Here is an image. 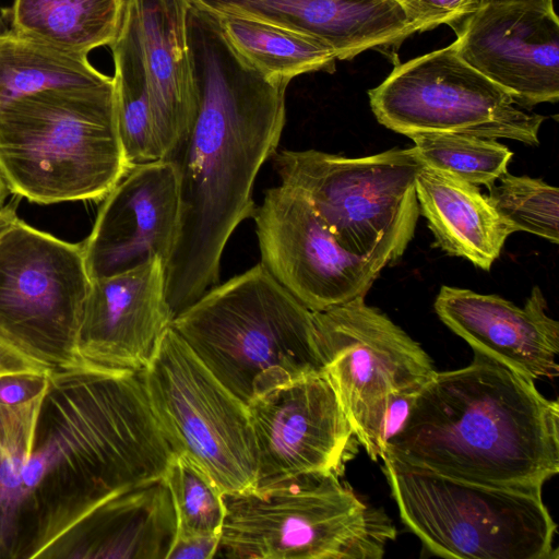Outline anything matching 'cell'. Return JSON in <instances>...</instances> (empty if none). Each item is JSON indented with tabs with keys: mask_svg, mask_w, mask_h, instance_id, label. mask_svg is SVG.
I'll use <instances>...</instances> for the list:
<instances>
[{
	"mask_svg": "<svg viewBox=\"0 0 559 559\" xmlns=\"http://www.w3.org/2000/svg\"><path fill=\"white\" fill-rule=\"evenodd\" d=\"M188 41L195 112L185 138L164 158L176 167L180 201L177 238L165 266L173 318L218 284L229 237L254 215L253 185L278 146L288 85L258 72L227 41L217 17L191 3Z\"/></svg>",
	"mask_w": 559,
	"mask_h": 559,
	"instance_id": "1",
	"label": "cell"
},
{
	"mask_svg": "<svg viewBox=\"0 0 559 559\" xmlns=\"http://www.w3.org/2000/svg\"><path fill=\"white\" fill-rule=\"evenodd\" d=\"M173 457L141 370L51 369L23 473L17 559L40 558L100 502L164 477Z\"/></svg>",
	"mask_w": 559,
	"mask_h": 559,
	"instance_id": "2",
	"label": "cell"
},
{
	"mask_svg": "<svg viewBox=\"0 0 559 559\" xmlns=\"http://www.w3.org/2000/svg\"><path fill=\"white\" fill-rule=\"evenodd\" d=\"M471 483L542 491L559 473V404L474 352L418 390L381 457Z\"/></svg>",
	"mask_w": 559,
	"mask_h": 559,
	"instance_id": "3",
	"label": "cell"
},
{
	"mask_svg": "<svg viewBox=\"0 0 559 559\" xmlns=\"http://www.w3.org/2000/svg\"><path fill=\"white\" fill-rule=\"evenodd\" d=\"M170 325L246 405L275 386L324 369L313 312L261 263L211 287Z\"/></svg>",
	"mask_w": 559,
	"mask_h": 559,
	"instance_id": "4",
	"label": "cell"
},
{
	"mask_svg": "<svg viewBox=\"0 0 559 559\" xmlns=\"http://www.w3.org/2000/svg\"><path fill=\"white\" fill-rule=\"evenodd\" d=\"M0 166L10 191L31 202L105 199L130 170L112 82L0 103Z\"/></svg>",
	"mask_w": 559,
	"mask_h": 559,
	"instance_id": "5",
	"label": "cell"
},
{
	"mask_svg": "<svg viewBox=\"0 0 559 559\" xmlns=\"http://www.w3.org/2000/svg\"><path fill=\"white\" fill-rule=\"evenodd\" d=\"M340 474H305L247 492H225L216 557L381 559L396 527Z\"/></svg>",
	"mask_w": 559,
	"mask_h": 559,
	"instance_id": "6",
	"label": "cell"
},
{
	"mask_svg": "<svg viewBox=\"0 0 559 559\" xmlns=\"http://www.w3.org/2000/svg\"><path fill=\"white\" fill-rule=\"evenodd\" d=\"M401 520L428 555L460 559H557V524L542 491L451 478L382 459Z\"/></svg>",
	"mask_w": 559,
	"mask_h": 559,
	"instance_id": "7",
	"label": "cell"
},
{
	"mask_svg": "<svg viewBox=\"0 0 559 559\" xmlns=\"http://www.w3.org/2000/svg\"><path fill=\"white\" fill-rule=\"evenodd\" d=\"M281 183L301 192L323 226L350 253L384 266L399 260L419 216L413 147L348 158L316 150L275 152Z\"/></svg>",
	"mask_w": 559,
	"mask_h": 559,
	"instance_id": "8",
	"label": "cell"
},
{
	"mask_svg": "<svg viewBox=\"0 0 559 559\" xmlns=\"http://www.w3.org/2000/svg\"><path fill=\"white\" fill-rule=\"evenodd\" d=\"M168 445L223 492L253 491L257 450L248 406L168 326L141 370Z\"/></svg>",
	"mask_w": 559,
	"mask_h": 559,
	"instance_id": "9",
	"label": "cell"
},
{
	"mask_svg": "<svg viewBox=\"0 0 559 559\" xmlns=\"http://www.w3.org/2000/svg\"><path fill=\"white\" fill-rule=\"evenodd\" d=\"M91 283L82 242L17 218L0 236V337L50 369L83 362L76 341Z\"/></svg>",
	"mask_w": 559,
	"mask_h": 559,
	"instance_id": "10",
	"label": "cell"
},
{
	"mask_svg": "<svg viewBox=\"0 0 559 559\" xmlns=\"http://www.w3.org/2000/svg\"><path fill=\"white\" fill-rule=\"evenodd\" d=\"M368 95L377 120L406 136L448 132L536 145L544 121L466 63L453 43L397 64Z\"/></svg>",
	"mask_w": 559,
	"mask_h": 559,
	"instance_id": "11",
	"label": "cell"
},
{
	"mask_svg": "<svg viewBox=\"0 0 559 559\" xmlns=\"http://www.w3.org/2000/svg\"><path fill=\"white\" fill-rule=\"evenodd\" d=\"M323 373L362 447L388 397L436 372L421 346L365 296L313 312Z\"/></svg>",
	"mask_w": 559,
	"mask_h": 559,
	"instance_id": "12",
	"label": "cell"
},
{
	"mask_svg": "<svg viewBox=\"0 0 559 559\" xmlns=\"http://www.w3.org/2000/svg\"><path fill=\"white\" fill-rule=\"evenodd\" d=\"M253 218L260 263L312 312L366 296L385 267L342 248L306 197L288 186L267 189Z\"/></svg>",
	"mask_w": 559,
	"mask_h": 559,
	"instance_id": "13",
	"label": "cell"
},
{
	"mask_svg": "<svg viewBox=\"0 0 559 559\" xmlns=\"http://www.w3.org/2000/svg\"><path fill=\"white\" fill-rule=\"evenodd\" d=\"M247 406L257 450L255 489L305 474H341L356 438L323 372L275 386Z\"/></svg>",
	"mask_w": 559,
	"mask_h": 559,
	"instance_id": "14",
	"label": "cell"
},
{
	"mask_svg": "<svg viewBox=\"0 0 559 559\" xmlns=\"http://www.w3.org/2000/svg\"><path fill=\"white\" fill-rule=\"evenodd\" d=\"M455 27L459 56L520 106L559 98V21L552 0H484Z\"/></svg>",
	"mask_w": 559,
	"mask_h": 559,
	"instance_id": "15",
	"label": "cell"
},
{
	"mask_svg": "<svg viewBox=\"0 0 559 559\" xmlns=\"http://www.w3.org/2000/svg\"><path fill=\"white\" fill-rule=\"evenodd\" d=\"M175 165L167 159L130 169L106 195L90 236L82 242L88 276L108 277L153 258L165 266L179 224Z\"/></svg>",
	"mask_w": 559,
	"mask_h": 559,
	"instance_id": "16",
	"label": "cell"
},
{
	"mask_svg": "<svg viewBox=\"0 0 559 559\" xmlns=\"http://www.w3.org/2000/svg\"><path fill=\"white\" fill-rule=\"evenodd\" d=\"M173 319L160 258L92 280L78 332L79 357L98 366L140 371Z\"/></svg>",
	"mask_w": 559,
	"mask_h": 559,
	"instance_id": "17",
	"label": "cell"
},
{
	"mask_svg": "<svg viewBox=\"0 0 559 559\" xmlns=\"http://www.w3.org/2000/svg\"><path fill=\"white\" fill-rule=\"evenodd\" d=\"M538 286L524 307L498 295L442 286L435 301L439 319L473 352L535 381L559 373V323L547 312Z\"/></svg>",
	"mask_w": 559,
	"mask_h": 559,
	"instance_id": "18",
	"label": "cell"
},
{
	"mask_svg": "<svg viewBox=\"0 0 559 559\" xmlns=\"http://www.w3.org/2000/svg\"><path fill=\"white\" fill-rule=\"evenodd\" d=\"M176 536L174 501L165 477H160L97 504L40 558L167 559Z\"/></svg>",
	"mask_w": 559,
	"mask_h": 559,
	"instance_id": "19",
	"label": "cell"
},
{
	"mask_svg": "<svg viewBox=\"0 0 559 559\" xmlns=\"http://www.w3.org/2000/svg\"><path fill=\"white\" fill-rule=\"evenodd\" d=\"M216 14L281 24L325 41L337 59L401 43L415 31L395 0H189Z\"/></svg>",
	"mask_w": 559,
	"mask_h": 559,
	"instance_id": "20",
	"label": "cell"
},
{
	"mask_svg": "<svg viewBox=\"0 0 559 559\" xmlns=\"http://www.w3.org/2000/svg\"><path fill=\"white\" fill-rule=\"evenodd\" d=\"M136 25L164 158L193 121L197 95L188 41L189 0H127ZM163 158V159H164Z\"/></svg>",
	"mask_w": 559,
	"mask_h": 559,
	"instance_id": "21",
	"label": "cell"
},
{
	"mask_svg": "<svg viewBox=\"0 0 559 559\" xmlns=\"http://www.w3.org/2000/svg\"><path fill=\"white\" fill-rule=\"evenodd\" d=\"M415 188L419 211L436 245L450 255L489 271L514 231L478 186L423 165Z\"/></svg>",
	"mask_w": 559,
	"mask_h": 559,
	"instance_id": "22",
	"label": "cell"
},
{
	"mask_svg": "<svg viewBox=\"0 0 559 559\" xmlns=\"http://www.w3.org/2000/svg\"><path fill=\"white\" fill-rule=\"evenodd\" d=\"M126 0H14L11 29L60 50L87 56L116 38Z\"/></svg>",
	"mask_w": 559,
	"mask_h": 559,
	"instance_id": "23",
	"label": "cell"
},
{
	"mask_svg": "<svg viewBox=\"0 0 559 559\" xmlns=\"http://www.w3.org/2000/svg\"><path fill=\"white\" fill-rule=\"evenodd\" d=\"M109 46L117 129L128 167L162 160L135 19L127 0L119 32Z\"/></svg>",
	"mask_w": 559,
	"mask_h": 559,
	"instance_id": "24",
	"label": "cell"
},
{
	"mask_svg": "<svg viewBox=\"0 0 559 559\" xmlns=\"http://www.w3.org/2000/svg\"><path fill=\"white\" fill-rule=\"evenodd\" d=\"M213 14L230 46L270 81L289 83L299 74L334 71L335 52L318 37L260 19Z\"/></svg>",
	"mask_w": 559,
	"mask_h": 559,
	"instance_id": "25",
	"label": "cell"
},
{
	"mask_svg": "<svg viewBox=\"0 0 559 559\" xmlns=\"http://www.w3.org/2000/svg\"><path fill=\"white\" fill-rule=\"evenodd\" d=\"M87 56L60 50L9 29L0 32V103L45 90L110 84Z\"/></svg>",
	"mask_w": 559,
	"mask_h": 559,
	"instance_id": "26",
	"label": "cell"
},
{
	"mask_svg": "<svg viewBox=\"0 0 559 559\" xmlns=\"http://www.w3.org/2000/svg\"><path fill=\"white\" fill-rule=\"evenodd\" d=\"M43 397L0 405V559H17L23 473Z\"/></svg>",
	"mask_w": 559,
	"mask_h": 559,
	"instance_id": "27",
	"label": "cell"
},
{
	"mask_svg": "<svg viewBox=\"0 0 559 559\" xmlns=\"http://www.w3.org/2000/svg\"><path fill=\"white\" fill-rule=\"evenodd\" d=\"M420 163L475 186L490 188L508 169L513 155L495 139L476 135L420 132L408 134Z\"/></svg>",
	"mask_w": 559,
	"mask_h": 559,
	"instance_id": "28",
	"label": "cell"
},
{
	"mask_svg": "<svg viewBox=\"0 0 559 559\" xmlns=\"http://www.w3.org/2000/svg\"><path fill=\"white\" fill-rule=\"evenodd\" d=\"M489 189L488 201L513 231L559 240V191L543 180L508 170Z\"/></svg>",
	"mask_w": 559,
	"mask_h": 559,
	"instance_id": "29",
	"label": "cell"
},
{
	"mask_svg": "<svg viewBox=\"0 0 559 559\" xmlns=\"http://www.w3.org/2000/svg\"><path fill=\"white\" fill-rule=\"evenodd\" d=\"M177 515V536L221 535L223 492L193 463L174 454L165 474Z\"/></svg>",
	"mask_w": 559,
	"mask_h": 559,
	"instance_id": "30",
	"label": "cell"
},
{
	"mask_svg": "<svg viewBox=\"0 0 559 559\" xmlns=\"http://www.w3.org/2000/svg\"><path fill=\"white\" fill-rule=\"evenodd\" d=\"M415 32L440 24L456 25L472 13L481 0H395Z\"/></svg>",
	"mask_w": 559,
	"mask_h": 559,
	"instance_id": "31",
	"label": "cell"
},
{
	"mask_svg": "<svg viewBox=\"0 0 559 559\" xmlns=\"http://www.w3.org/2000/svg\"><path fill=\"white\" fill-rule=\"evenodd\" d=\"M418 390L391 394L362 445L372 461L381 460L388 443L403 428Z\"/></svg>",
	"mask_w": 559,
	"mask_h": 559,
	"instance_id": "32",
	"label": "cell"
},
{
	"mask_svg": "<svg viewBox=\"0 0 559 559\" xmlns=\"http://www.w3.org/2000/svg\"><path fill=\"white\" fill-rule=\"evenodd\" d=\"M49 372L0 376V405L17 406L44 395Z\"/></svg>",
	"mask_w": 559,
	"mask_h": 559,
	"instance_id": "33",
	"label": "cell"
},
{
	"mask_svg": "<svg viewBox=\"0 0 559 559\" xmlns=\"http://www.w3.org/2000/svg\"><path fill=\"white\" fill-rule=\"evenodd\" d=\"M221 535L176 536L167 559H212L216 557Z\"/></svg>",
	"mask_w": 559,
	"mask_h": 559,
	"instance_id": "34",
	"label": "cell"
},
{
	"mask_svg": "<svg viewBox=\"0 0 559 559\" xmlns=\"http://www.w3.org/2000/svg\"><path fill=\"white\" fill-rule=\"evenodd\" d=\"M51 370L23 354L0 337V376L10 373H44Z\"/></svg>",
	"mask_w": 559,
	"mask_h": 559,
	"instance_id": "35",
	"label": "cell"
},
{
	"mask_svg": "<svg viewBox=\"0 0 559 559\" xmlns=\"http://www.w3.org/2000/svg\"><path fill=\"white\" fill-rule=\"evenodd\" d=\"M16 207L17 201L13 200L0 210V236L19 218Z\"/></svg>",
	"mask_w": 559,
	"mask_h": 559,
	"instance_id": "36",
	"label": "cell"
},
{
	"mask_svg": "<svg viewBox=\"0 0 559 559\" xmlns=\"http://www.w3.org/2000/svg\"><path fill=\"white\" fill-rule=\"evenodd\" d=\"M10 192V188L7 183V180L0 166V210L3 207L5 198Z\"/></svg>",
	"mask_w": 559,
	"mask_h": 559,
	"instance_id": "37",
	"label": "cell"
},
{
	"mask_svg": "<svg viewBox=\"0 0 559 559\" xmlns=\"http://www.w3.org/2000/svg\"><path fill=\"white\" fill-rule=\"evenodd\" d=\"M481 1H484V0H481Z\"/></svg>",
	"mask_w": 559,
	"mask_h": 559,
	"instance_id": "38",
	"label": "cell"
}]
</instances>
